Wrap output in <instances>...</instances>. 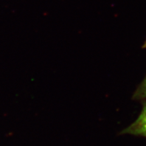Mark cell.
Wrapping results in <instances>:
<instances>
[{
	"label": "cell",
	"mask_w": 146,
	"mask_h": 146,
	"mask_svg": "<svg viewBox=\"0 0 146 146\" xmlns=\"http://www.w3.org/2000/svg\"><path fill=\"white\" fill-rule=\"evenodd\" d=\"M121 134L146 137V102L143 104V110L138 119L131 125L123 130Z\"/></svg>",
	"instance_id": "obj_1"
},
{
	"label": "cell",
	"mask_w": 146,
	"mask_h": 146,
	"mask_svg": "<svg viewBox=\"0 0 146 146\" xmlns=\"http://www.w3.org/2000/svg\"><path fill=\"white\" fill-rule=\"evenodd\" d=\"M133 99L136 100L146 99V77L135 91Z\"/></svg>",
	"instance_id": "obj_2"
},
{
	"label": "cell",
	"mask_w": 146,
	"mask_h": 146,
	"mask_svg": "<svg viewBox=\"0 0 146 146\" xmlns=\"http://www.w3.org/2000/svg\"><path fill=\"white\" fill-rule=\"evenodd\" d=\"M146 48V40H145V42H144V45H143V48Z\"/></svg>",
	"instance_id": "obj_3"
}]
</instances>
